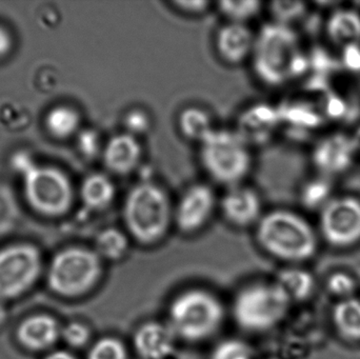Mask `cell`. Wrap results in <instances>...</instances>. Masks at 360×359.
<instances>
[{
  "label": "cell",
  "instance_id": "obj_10",
  "mask_svg": "<svg viewBox=\"0 0 360 359\" xmlns=\"http://www.w3.org/2000/svg\"><path fill=\"white\" fill-rule=\"evenodd\" d=\"M321 232L332 246L349 247L360 240V200L350 196L326 204L321 213Z\"/></svg>",
  "mask_w": 360,
  "mask_h": 359
},
{
  "label": "cell",
  "instance_id": "obj_30",
  "mask_svg": "<svg viewBox=\"0 0 360 359\" xmlns=\"http://www.w3.org/2000/svg\"><path fill=\"white\" fill-rule=\"evenodd\" d=\"M92 333L84 322H71L61 329V339L69 347L80 349L90 343Z\"/></svg>",
  "mask_w": 360,
  "mask_h": 359
},
{
  "label": "cell",
  "instance_id": "obj_6",
  "mask_svg": "<svg viewBox=\"0 0 360 359\" xmlns=\"http://www.w3.org/2000/svg\"><path fill=\"white\" fill-rule=\"evenodd\" d=\"M199 162L212 181L231 188L247 178L253 156L249 141L238 131L216 128L199 143Z\"/></svg>",
  "mask_w": 360,
  "mask_h": 359
},
{
  "label": "cell",
  "instance_id": "obj_21",
  "mask_svg": "<svg viewBox=\"0 0 360 359\" xmlns=\"http://www.w3.org/2000/svg\"><path fill=\"white\" fill-rule=\"evenodd\" d=\"M131 237L126 231L115 227L105 228L95 238V252L103 261H122L130 250Z\"/></svg>",
  "mask_w": 360,
  "mask_h": 359
},
{
  "label": "cell",
  "instance_id": "obj_35",
  "mask_svg": "<svg viewBox=\"0 0 360 359\" xmlns=\"http://www.w3.org/2000/svg\"><path fill=\"white\" fill-rule=\"evenodd\" d=\"M11 46H12V39L10 34L0 25V58L10 52Z\"/></svg>",
  "mask_w": 360,
  "mask_h": 359
},
{
  "label": "cell",
  "instance_id": "obj_9",
  "mask_svg": "<svg viewBox=\"0 0 360 359\" xmlns=\"http://www.w3.org/2000/svg\"><path fill=\"white\" fill-rule=\"evenodd\" d=\"M41 254L33 244H15L0 250V299H17L37 282Z\"/></svg>",
  "mask_w": 360,
  "mask_h": 359
},
{
  "label": "cell",
  "instance_id": "obj_37",
  "mask_svg": "<svg viewBox=\"0 0 360 359\" xmlns=\"http://www.w3.org/2000/svg\"><path fill=\"white\" fill-rule=\"evenodd\" d=\"M6 318H8V311H6V306L0 299V327L4 326V322H6Z\"/></svg>",
  "mask_w": 360,
  "mask_h": 359
},
{
  "label": "cell",
  "instance_id": "obj_3",
  "mask_svg": "<svg viewBox=\"0 0 360 359\" xmlns=\"http://www.w3.org/2000/svg\"><path fill=\"white\" fill-rule=\"evenodd\" d=\"M226 314V308L217 295L207 289L188 288L170 301L166 322L177 341L200 344L219 332Z\"/></svg>",
  "mask_w": 360,
  "mask_h": 359
},
{
  "label": "cell",
  "instance_id": "obj_23",
  "mask_svg": "<svg viewBox=\"0 0 360 359\" xmlns=\"http://www.w3.org/2000/svg\"><path fill=\"white\" fill-rule=\"evenodd\" d=\"M333 324L342 339L351 341H360V301L351 299H342L334 307Z\"/></svg>",
  "mask_w": 360,
  "mask_h": 359
},
{
  "label": "cell",
  "instance_id": "obj_32",
  "mask_svg": "<svg viewBox=\"0 0 360 359\" xmlns=\"http://www.w3.org/2000/svg\"><path fill=\"white\" fill-rule=\"evenodd\" d=\"M270 10L274 16V22L289 25L290 20L302 15L304 6L302 2H272Z\"/></svg>",
  "mask_w": 360,
  "mask_h": 359
},
{
  "label": "cell",
  "instance_id": "obj_26",
  "mask_svg": "<svg viewBox=\"0 0 360 359\" xmlns=\"http://www.w3.org/2000/svg\"><path fill=\"white\" fill-rule=\"evenodd\" d=\"M19 207L12 190L0 183V237L10 233L19 219Z\"/></svg>",
  "mask_w": 360,
  "mask_h": 359
},
{
  "label": "cell",
  "instance_id": "obj_17",
  "mask_svg": "<svg viewBox=\"0 0 360 359\" xmlns=\"http://www.w3.org/2000/svg\"><path fill=\"white\" fill-rule=\"evenodd\" d=\"M117 189L110 175L93 173L82 181L80 198L86 209L91 211H103L115 200Z\"/></svg>",
  "mask_w": 360,
  "mask_h": 359
},
{
  "label": "cell",
  "instance_id": "obj_11",
  "mask_svg": "<svg viewBox=\"0 0 360 359\" xmlns=\"http://www.w3.org/2000/svg\"><path fill=\"white\" fill-rule=\"evenodd\" d=\"M219 200L207 183L186 188L174 204V226L180 233L193 235L207 227L218 208Z\"/></svg>",
  "mask_w": 360,
  "mask_h": 359
},
{
  "label": "cell",
  "instance_id": "obj_5",
  "mask_svg": "<svg viewBox=\"0 0 360 359\" xmlns=\"http://www.w3.org/2000/svg\"><path fill=\"white\" fill-rule=\"evenodd\" d=\"M291 303L276 282H250L233 297L231 315L243 332L262 334L276 328L285 320Z\"/></svg>",
  "mask_w": 360,
  "mask_h": 359
},
{
  "label": "cell",
  "instance_id": "obj_15",
  "mask_svg": "<svg viewBox=\"0 0 360 359\" xmlns=\"http://www.w3.org/2000/svg\"><path fill=\"white\" fill-rule=\"evenodd\" d=\"M255 40L256 34L248 25L226 22L216 32L214 46L224 63L238 65L251 59Z\"/></svg>",
  "mask_w": 360,
  "mask_h": 359
},
{
  "label": "cell",
  "instance_id": "obj_25",
  "mask_svg": "<svg viewBox=\"0 0 360 359\" xmlns=\"http://www.w3.org/2000/svg\"><path fill=\"white\" fill-rule=\"evenodd\" d=\"M218 12L226 19V22L247 25L248 21L255 18L262 10V2L255 0L245 1H219Z\"/></svg>",
  "mask_w": 360,
  "mask_h": 359
},
{
  "label": "cell",
  "instance_id": "obj_18",
  "mask_svg": "<svg viewBox=\"0 0 360 359\" xmlns=\"http://www.w3.org/2000/svg\"><path fill=\"white\" fill-rule=\"evenodd\" d=\"M353 145L344 136H334L321 143L314 154L315 162L326 172H340L350 164Z\"/></svg>",
  "mask_w": 360,
  "mask_h": 359
},
{
  "label": "cell",
  "instance_id": "obj_19",
  "mask_svg": "<svg viewBox=\"0 0 360 359\" xmlns=\"http://www.w3.org/2000/svg\"><path fill=\"white\" fill-rule=\"evenodd\" d=\"M177 126L184 138L198 145L216 129L211 114L203 107L196 105L184 107L180 111Z\"/></svg>",
  "mask_w": 360,
  "mask_h": 359
},
{
  "label": "cell",
  "instance_id": "obj_16",
  "mask_svg": "<svg viewBox=\"0 0 360 359\" xmlns=\"http://www.w3.org/2000/svg\"><path fill=\"white\" fill-rule=\"evenodd\" d=\"M19 344L30 351H44L50 349L61 337L58 322L46 314L25 318L16 332Z\"/></svg>",
  "mask_w": 360,
  "mask_h": 359
},
{
  "label": "cell",
  "instance_id": "obj_12",
  "mask_svg": "<svg viewBox=\"0 0 360 359\" xmlns=\"http://www.w3.org/2000/svg\"><path fill=\"white\" fill-rule=\"evenodd\" d=\"M218 208L224 221L237 229L255 227L264 215L259 194L253 188L243 183L226 188Z\"/></svg>",
  "mask_w": 360,
  "mask_h": 359
},
{
  "label": "cell",
  "instance_id": "obj_20",
  "mask_svg": "<svg viewBox=\"0 0 360 359\" xmlns=\"http://www.w3.org/2000/svg\"><path fill=\"white\" fill-rule=\"evenodd\" d=\"M327 33L330 39L340 46L360 42V14L353 10H338L329 17Z\"/></svg>",
  "mask_w": 360,
  "mask_h": 359
},
{
  "label": "cell",
  "instance_id": "obj_8",
  "mask_svg": "<svg viewBox=\"0 0 360 359\" xmlns=\"http://www.w3.org/2000/svg\"><path fill=\"white\" fill-rule=\"evenodd\" d=\"M103 275V261L94 249L70 247L53 257L48 270L51 290L65 299L84 296Z\"/></svg>",
  "mask_w": 360,
  "mask_h": 359
},
{
  "label": "cell",
  "instance_id": "obj_33",
  "mask_svg": "<svg viewBox=\"0 0 360 359\" xmlns=\"http://www.w3.org/2000/svg\"><path fill=\"white\" fill-rule=\"evenodd\" d=\"M78 145H79L80 152L86 157L92 158L97 154H103V145H101V137L98 133L95 131L88 130L79 134L78 138Z\"/></svg>",
  "mask_w": 360,
  "mask_h": 359
},
{
  "label": "cell",
  "instance_id": "obj_28",
  "mask_svg": "<svg viewBox=\"0 0 360 359\" xmlns=\"http://www.w3.org/2000/svg\"><path fill=\"white\" fill-rule=\"evenodd\" d=\"M122 126L124 129V132L141 138L150 132L153 126V119L149 112L143 107H131L124 113Z\"/></svg>",
  "mask_w": 360,
  "mask_h": 359
},
{
  "label": "cell",
  "instance_id": "obj_1",
  "mask_svg": "<svg viewBox=\"0 0 360 359\" xmlns=\"http://www.w3.org/2000/svg\"><path fill=\"white\" fill-rule=\"evenodd\" d=\"M122 221L131 240L141 246H155L174 226V204L162 185L141 181L124 197Z\"/></svg>",
  "mask_w": 360,
  "mask_h": 359
},
{
  "label": "cell",
  "instance_id": "obj_2",
  "mask_svg": "<svg viewBox=\"0 0 360 359\" xmlns=\"http://www.w3.org/2000/svg\"><path fill=\"white\" fill-rule=\"evenodd\" d=\"M250 60L257 79L268 86H283L302 73L306 63L295 32L274 21L256 34Z\"/></svg>",
  "mask_w": 360,
  "mask_h": 359
},
{
  "label": "cell",
  "instance_id": "obj_14",
  "mask_svg": "<svg viewBox=\"0 0 360 359\" xmlns=\"http://www.w3.org/2000/svg\"><path fill=\"white\" fill-rule=\"evenodd\" d=\"M177 339L167 322L148 320L132 337V347L141 359H168L174 353Z\"/></svg>",
  "mask_w": 360,
  "mask_h": 359
},
{
  "label": "cell",
  "instance_id": "obj_4",
  "mask_svg": "<svg viewBox=\"0 0 360 359\" xmlns=\"http://www.w3.org/2000/svg\"><path fill=\"white\" fill-rule=\"evenodd\" d=\"M259 248L273 259L302 263L314 256L317 237L310 223L289 210H272L262 215L255 226Z\"/></svg>",
  "mask_w": 360,
  "mask_h": 359
},
{
  "label": "cell",
  "instance_id": "obj_36",
  "mask_svg": "<svg viewBox=\"0 0 360 359\" xmlns=\"http://www.w3.org/2000/svg\"><path fill=\"white\" fill-rule=\"evenodd\" d=\"M44 359H77L75 355L67 350H56V351L51 352Z\"/></svg>",
  "mask_w": 360,
  "mask_h": 359
},
{
  "label": "cell",
  "instance_id": "obj_29",
  "mask_svg": "<svg viewBox=\"0 0 360 359\" xmlns=\"http://www.w3.org/2000/svg\"><path fill=\"white\" fill-rule=\"evenodd\" d=\"M211 359H253L251 349L239 339H224L216 345Z\"/></svg>",
  "mask_w": 360,
  "mask_h": 359
},
{
  "label": "cell",
  "instance_id": "obj_31",
  "mask_svg": "<svg viewBox=\"0 0 360 359\" xmlns=\"http://www.w3.org/2000/svg\"><path fill=\"white\" fill-rule=\"evenodd\" d=\"M328 290L335 296L342 299H351L356 290V282L348 274L338 273L330 276L327 282Z\"/></svg>",
  "mask_w": 360,
  "mask_h": 359
},
{
  "label": "cell",
  "instance_id": "obj_22",
  "mask_svg": "<svg viewBox=\"0 0 360 359\" xmlns=\"http://www.w3.org/2000/svg\"><path fill=\"white\" fill-rule=\"evenodd\" d=\"M274 282L283 289L292 303L306 301L314 291V278L308 271L300 268L281 270Z\"/></svg>",
  "mask_w": 360,
  "mask_h": 359
},
{
  "label": "cell",
  "instance_id": "obj_13",
  "mask_svg": "<svg viewBox=\"0 0 360 359\" xmlns=\"http://www.w3.org/2000/svg\"><path fill=\"white\" fill-rule=\"evenodd\" d=\"M101 156L108 172L115 176H128L141 166L143 148L139 137L122 132L105 141Z\"/></svg>",
  "mask_w": 360,
  "mask_h": 359
},
{
  "label": "cell",
  "instance_id": "obj_24",
  "mask_svg": "<svg viewBox=\"0 0 360 359\" xmlns=\"http://www.w3.org/2000/svg\"><path fill=\"white\" fill-rule=\"evenodd\" d=\"M79 126V113L73 107L59 105L46 114V130L56 138L65 139L72 136L77 132Z\"/></svg>",
  "mask_w": 360,
  "mask_h": 359
},
{
  "label": "cell",
  "instance_id": "obj_27",
  "mask_svg": "<svg viewBox=\"0 0 360 359\" xmlns=\"http://www.w3.org/2000/svg\"><path fill=\"white\" fill-rule=\"evenodd\" d=\"M86 359H129L128 347L118 337H103L91 346Z\"/></svg>",
  "mask_w": 360,
  "mask_h": 359
},
{
  "label": "cell",
  "instance_id": "obj_7",
  "mask_svg": "<svg viewBox=\"0 0 360 359\" xmlns=\"http://www.w3.org/2000/svg\"><path fill=\"white\" fill-rule=\"evenodd\" d=\"M12 166L21 176L30 206L44 216L65 214L73 202V188L65 173L36 164L27 153L13 156Z\"/></svg>",
  "mask_w": 360,
  "mask_h": 359
},
{
  "label": "cell",
  "instance_id": "obj_34",
  "mask_svg": "<svg viewBox=\"0 0 360 359\" xmlns=\"http://www.w3.org/2000/svg\"><path fill=\"white\" fill-rule=\"evenodd\" d=\"M173 8L176 11H179L182 14L191 15V16H197V15H202L209 10L212 6L211 1H205V0H175L171 1Z\"/></svg>",
  "mask_w": 360,
  "mask_h": 359
}]
</instances>
